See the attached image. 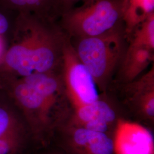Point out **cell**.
<instances>
[{
	"mask_svg": "<svg viewBox=\"0 0 154 154\" xmlns=\"http://www.w3.org/2000/svg\"><path fill=\"white\" fill-rule=\"evenodd\" d=\"M121 11L127 38L138 25L154 14V0H121Z\"/></svg>",
	"mask_w": 154,
	"mask_h": 154,
	"instance_id": "30bf717a",
	"label": "cell"
},
{
	"mask_svg": "<svg viewBox=\"0 0 154 154\" xmlns=\"http://www.w3.org/2000/svg\"><path fill=\"white\" fill-rule=\"evenodd\" d=\"M65 37H57L37 29L32 42L11 48L6 56L8 65L24 77L48 73L60 60Z\"/></svg>",
	"mask_w": 154,
	"mask_h": 154,
	"instance_id": "3957f363",
	"label": "cell"
},
{
	"mask_svg": "<svg viewBox=\"0 0 154 154\" xmlns=\"http://www.w3.org/2000/svg\"><path fill=\"white\" fill-rule=\"evenodd\" d=\"M154 60V51L128 45L119 65V74L125 83L137 79Z\"/></svg>",
	"mask_w": 154,
	"mask_h": 154,
	"instance_id": "9c48e42d",
	"label": "cell"
},
{
	"mask_svg": "<svg viewBox=\"0 0 154 154\" xmlns=\"http://www.w3.org/2000/svg\"><path fill=\"white\" fill-rule=\"evenodd\" d=\"M70 41L98 88L100 91L105 90L116 69L119 67L127 48L124 26L98 37Z\"/></svg>",
	"mask_w": 154,
	"mask_h": 154,
	"instance_id": "6da1fadb",
	"label": "cell"
},
{
	"mask_svg": "<svg viewBox=\"0 0 154 154\" xmlns=\"http://www.w3.org/2000/svg\"><path fill=\"white\" fill-rule=\"evenodd\" d=\"M21 146L20 140L0 138V154H14Z\"/></svg>",
	"mask_w": 154,
	"mask_h": 154,
	"instance_id": "5bb4252c",
	"label": "cell"
},
{
	"mask_svg": "<svg viewBox=\"0 0 154 154\" xmlns=\"http://www.w3.org/2000/svg\"><path fill=\"white\" fill-rule=\"evenodd\" d=\"M0 45H1V41H0Z\"/></svg>",
	"mask_w": 154,
	"mask_h": 154,
	"instance_id": "ffe728a7",
	"label": "cell"
},
{
	"mask_svg": "<svg viewBox=\"0 0 154 154\" xmlns=\"http://www.w3.org/2000/svg\"><path fill=\"white\" fill-rule=\"evenodd\" d=\"M58 147L70 154H116L112 136L71 124L64 127Z\"/></svg>",
	"mask_w": 154,
	"mask_h": 154,
	"instance_id": "5b68a950",
	"label": "cell"
},
{
	"mask_svg": "<svg viewBox=\"0 0 154 154\" xmlns=\"http://www.w3.org/2000/svg\"><path fill=\"white\" fill-rule=\"evenodd\" d=\"M24 82L36 89L46 99L49 105L55 101L58 95L60 94L58 81L47 73H34L25 77Z\"/></svg>",
	"mask_w": 154,
	"mask_h": 154,
	"instance_id": "8fae6325",
	"label": "cell"
},
{
	"mask_svg": "<svg viewBox=\"0 0 154 154\" xmlns=\"http://www.w3.org/2000/svg\"><path fill=\"white\" fill-rule=\"evenodd\" d=\"M128 45L154 50V14L138 25L127 37Z\"/></svg>",
	"mask_w": 154,
	"mask_h": 154,
	"instance_id": "7c38bea8",
	"label": "cell"
},
{
	"mask_svg": "<svg viewBox=\"0 0 154 154\" xmlns=\"http://www.w3.org/2000/svg\"><path fill=\"white\" fill-rule=\"evenodd\" d=\"M128 99L138 114L145 120L154 121V65L147 73L127 83Z\"/></svg>",
	"mask_w": 154,
	"mask_h": 154,
	"instance_id": "ba28073f",
	"label": "cell"
},
{
	"mask_svg": "<svg viewBox=\"0 0 154 154\" xmlns=\"http://www.w3.org/2000/svg\"><path fill=\"white\" fill-rule=\"evenodd\" d=\"M85 0H58L60 10V15L67 9H70L72 6L76 5L78 3L81 2Z\"/></svg>",
	"mask_w": 154,
	"mask_h": 154,
	"instance_id": "e0dca14e",
	"label": "cell"
},
{
	"mask_svg": "<svg viewBox=\"0 0 154 154\" xmlns=\"http://www.w3.org/2000/svg\"><path fill=\"white\" fill-rule=\"evenodd\" d=\"M70 154L67 152H66V151H65L64 150L62 149L59 148L58 147V148L54 150L53 151H52L51 152H50L49 154Z\"/></svg>",
	"mask_w": 154,
	"mask_h": 154,
	"instance_id": "d6986e66",
	"label": "cell"
},
{
	"mask_svg": "<svg viewBox=\"0 0 154 154\" xmlns=\"http://www.w3.org/2000/svg\"><path fill=\"white\" fill-rule=\"evenodd\" d=\"M61 15L60 28L70 39L98 37L123 25L121 0H85Z\"/></svg>",
	"mask_w": 154,
	"mask_h": 154,
	"instance_id": "7a4b0ae2",
	"label": "cell"
},
{
	"mask_svg": "<svg viewBox=\"0 0 154 154\" xmlns=\"http://www.w3.org/2000/svg\"><path fill=\"white\" fill-rule=\"evenodd\" d=\"M15 95L21 104L29 110H44L49 105L36 89L25 82L17 86Z\"/></svg>",
	"mask_w": 154,
	"mask_h": 154,
	"instance_id": "4fadbf2b",
	"label": "cell"
},
{
	"mask_svg": "<svg viewBox=\"0 0 154 154\" xmlns=\"http://www.w3.org/2000/svg\"><path fill=\"white\" fill-rule=\"evenodd\" d=\"M9 118L5 111L0 108V138L5 132L9 125Z\"/></svg>",
	"mask_w": 154,
	"mask_h": 154,
	"instance_id": "9a60e30c",
	"label": "cell"
},
{
	"mask_svg": "<svg viewBox=\"0 0 154 154\" xmlns=\"http://www.w3.org/2000/svg\"><path fill=\"white\" fill-rule=\"evenodd\" d=\"M48 0H11V2L16 5L22 6L35 7L42 5Z\"/></svg>",
	"mask_w": 154,
	"mask_h": 154,
	"instance_id": "2e32d148",
	"label": "cell"
},
{
	"mask_svg": "<svg viewBox=\"0 0 154 154\" xmlns=\"http://www.w3.org/2000/svg\"><path fill=\"white\" fill-rule=\"evenodd\" d=\"M116 154H153L151 132L141 125L118 119L112 133Z\"/></svg>",
	"mask_w": 154,
	"mask_h": 154,
	"instance_id": "8992f818",
	"label": "cell"
},
{
	"mask_svg": "<svg viewBox=\"0 0 154 154\" xmlns=\"http://www.w3.org/2000/svg\"><path fill=\"white\" fill-rule=\"evenodd\" d=\"M74 113L70 124L111 136V131L118 121L114 108L106 100L99 98L93 103L74 107Z\"/></svg>",
	"mask_w": 154,
	"mask_h": 154,
	"instance_id": "52a82bcc",
	"label": "cell"
},
{
	"mask_svg": "<svg viewBox=\"0 0 154 154\" xmlns=\"http://www.w3.org/2000/svg\"><path fill=\"white\" fill-rule=\"evenodd\" d=\"M61 63L65 92L73 107L89 104L100 98L93 77L79 60L68 36L63 46Z\"/></svg>",
	"mask_w": 154,
	"mask_h": 154,
	"instance_id": "277c9868",
	"label": "cell"
},
{
	"mask_svg": "<svg viewBox=\"0 0 154 154\" xmlns=\"http://www.w3.org/2000/svg\"><path fill=\"white\" fill-rule=\"evenodd\" d=\"M8 27L9 25L7 20L2 14H0V34L6 32Z\"/></svg>",
	"mask_w": 154,
	"mask_h": 154,
	"instance_id": "ac0fdd59",
	"label": "cell"
}]
</instances>
